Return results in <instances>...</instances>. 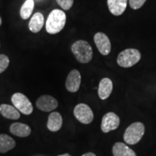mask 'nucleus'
Instances as JSON below:
<instances>
[{
  "mask_svg": "<svg viewBox=\"0 0 156 156\" xmlns=\"http://www.w3.org/2000/svg\"><path fill=\"white\" fill-rule=\"evenodd\" d=\"M66 14L61 9H54L50 12L46 23V31L49 34H56L64 28L66 23Z\"/></svg>",
  "mask_w": 156,
  "mask_h": 156,
  "instance_id": "1",
  "label": "nucleus"
},
{
  "mask_svg": "<svg viewBox=\"0 0 156 156\" xmlns=\"http://www.w3.org/2000/svg\"><path fill=\"white\" fill-rule=\"evenodd\" d=\"M72 51L76 59L82 64H87L92 60L93 49L89 43L83 40H79L72 46Z\"/></svg>",
  "mask_w": 156,
  "mask_h": 156,
  "instance_id": "2",
  "label": "nucleus"
},
{
  "mask_svg": "<svg viewBox=\"0 0 156 156\" xmlns=\"http://www.w3.org/2000/svg\"><path fill=\"white\" fill-rule=\"evenodd\" d=\"M145 134V126L141 122H134L126 128L124 134V140L128 145L138 143Z\"/></svg>",
  "mask_w": 156,
  "mask_h": 156,
  "instance_id": "3",
  "label": "nucleus"
},
{
  "mask_svg": "<svg viewBox=\"0 0 156 156\" xmlns=\"http://www.w3.org/2000/svg\"><path fill=\"white\" fill-rule=\"evenodd\" d=\"M141 54L138 50L134 48H127L119 54L117 63L120 67H131L140 60Z\"/></svg>",
  "mask_w": 156,
  "mask_h": 156,
  "instance_id": "4",
  "label": "nucleus"
},
{
  "mask_svg": "<svg viewBox=\"0 0 156 156\" xmlns=\"http://www.w3.org/2000/svg\"><path fill=\"white\" fill-rule=\"evenodd\" d=\"M12 102L14 106L19 112L25 115L32 114L34 108L30 100L24 94L20 93H16L12 96Z\"/></svg>",
  "mask_w": 156,
  "mask_h": 156,
  "instance_id": "5",
  "label": "nucleus"
},
{
  "mask_svg": "<svg viewBox=\"0 0 156 156\" xmlns=\"http://www.w3.org/2000/svg\"><path fill=\"white\" fill-rule=\"evenodd\" d=\"M74 115L80 122L88 124L93 122L94 115L91 108L85 103H80L74 108Z\"/></svg>",
  "mask_w": 156,
  "mask_h": 156,
  "instance_id": "6",
  "label": "nucleus"
},
{
  "mask_svg": "<svg viewBox=\"0 0 156 156\" xmlns=\"http://www.w3.org/2000/svg\"><path fill=\"white\" fill-rule=\"evenodd\" d=\"M120 119L114 112H108L103 116L101 122V130L104 133L113 131L119 127Z\"/></svg>",
  "mask_w": 156,
  "mask_h": 156,
  "instance_id": "7",
  "label": "nucleus"
},
{
  "mask_svg": "<svg viewBox=\"0 0 156 156\" xmlns=\"http://www.w3.org/2000/svg\"><path fill=\"white\" fill-rule=\"evenodd\" d=\"M36 106L42 112H49L57 108L58 101L51 95H42L36 101Z\"/></svg>",
  "mask_w": 156,
  "mask_h": 156,
  "instance_id": "8",
  "label": "nucleus"
},
{
  "mask_svg": "<svg viewBox=\"0 0 156 156\" xmlns=\"http://www.w3.org/2000/svg\"><path fill=\"white\" fill-rule=\"evenodd\" d=\"M94 42L99 52L102 55L106 56L110 53L112 45L108 37L106 34L103 33H97L94 36Z\"/></svg>",
  "mask_w": 156,
  "mask_h": 156,
  "instance_id": "9",
  "label": "nucleus"
},
{
  "mask_svg": "<svg viewBox=\"0 0 156 156\" xmlns=\"http://www.w3.org/2000/svg\"><path fill=\"white\" fill-rule=\"evenodd\" d=\"M81 84V75L77 69H73L68 75L66 80V88L69 92L75 93L79 90Z\"/></svg>",
  "mask_w": 156,
  "mask_h": 156,
  "instance_id": "10",
  "label": "nucleus"
},
{
  "mask_svg": "<svg viewBox=\"0 0 156 156\" xmlns=\"http://www.w3.org/2000/svg\"><path fill=\"white\" fill-rule=\"evenodd\" d=\"M113 90V83L109 78H103L98 86V96L102 100H106L110 96Z\"/></svg>",
  "mask_w": 156,
  "mask_h": 156,
  "instance_id": "11",
  "label": "nucleus"
},
{
  "mask_svg": "<svg viewBox=\"0 0 156 156\" xmlns=\"http://www.w3.org/2000/svg\"><path fill=\"white\" fill-rule=\"evenodd\" d=\"M108 7L111 12L116 16H119L125 11L127 0H108Z\"/></svg>",
  "mask_w": 156,
  "mask_h": 156,
  "instance_id": "12",
  "label": "nucleus"
},
{
  "mask_svg": "<svg viewBox=\"0 0 156 156\" xmlns=\"http://www.w3.org/2000/svg\"><path fill=\"white\" fill-rule=\"evenodd\" d=\"M9 131L15 136L20 137H26L30 135L31 129L30 126L23 123H13L9 127Z\"/></svg>",
  "mask_w": 156,
  "mask_h": 156,
  "instance_id": "13",
  "label": "nucleus"
},
{
  "mask_svg": "<svg viewBox=\"0 0 156 156\" xmlns=\"http://www.w3.org/2000/svg\"><path fill=\"white\" fill-rule=\"evenodd\" d=\"M62 117L58 112H52L48 116L47 128L51 132H57L62 126Z\"/></svg>",
  "mask_w": 156,
  "mask_h": 156,
  "instance_id": "14",
  "label": "nucleus"
},
{
  "mask_svg": "<svg viewBox=\"0 0 156 156\" xmlns=\"http://www.w3.org/2000/svg\"><path fill=\"white\" fill-rule=\"evenodd\" d=\"M114 156H136L134 151L122 142H116L113 146Z\"/></svg>",
  "mask_w": 156,
  "mask_h": 156,
  "instance_id": "15",
  "label": "nucleus"
},
{
  "mask_svg": "<svg viewBox=\"0 0 156 156\" xmlns=\"http://www.w3.org/2000/svg\"><path fill=\"white\" fill-rule=\"evenodd\" d=\"M44 25V17L41 12H36L31 17L29 23V29L31 32L38 33L41 30Z\"/></svg>",
  "mask_w": 156,
  "mask_h": 156,
  "instance_id": "16",
  "label": "nucleus"
},
{
  "mask_svg": "<svg viewBox=\"0 0 156 156\" xmlns=\"http://www.w3.org/2000/svg\"><path fill=\"white\" fill-rule=\"evenodd\" d=\"M0 113L4 117L9 119L17 120L20 116L19 111L15 106L8 104H2L0 106Z\"/></svg>",
  "mask_w": 156,
  "mask_h": 156,
  "instance_id": "17",
  "label": "nucleus"
},
{
  "mask_svg": "<svg viewBox=\"0 0 156 156\" xmlns=\"http://www.w3.org/2000/svg\"><path fill=\"white\" fill-rule=\"evenodd\" d=\"M16 145V142L11 136L5 134H0V153H5L13 149Z\"/></svg>",
  "mask_w": 156,
  "mask_h": 156,
  "instance_id": "18",
  "label": "nucleus"
},
{
  "mask_svg": "<svg viewBox=\"0 0 156 156\" xmlns=\"http://www.w3.org/2000/svg\"><path fill=\"white\" fill-rule=\"evenodd\" d=\"M34 0H26L20 9V16L23 20H27L30 17L34 9Z\"/></svg>",
  "mask_w": 156,
  "mask_h": 156,
  "instance_id": "19",
  "label": "nucleus"
},
{
  "mask_svg": "<svg viewBox=\"0 0 156 156\" xmlns=\"http://www.w3.org/2000/svg\"><path fill=\"white\" fill-rule=\"evenodd\" d=\"M9 64L8 56L5 54H0V74L7 69Z\"/></svg>",
  "mask_w": 156,
  "mask_h": 156,
  "instance_id": "20",
  "label": "nucleus"
},
{
  "mask_svg": "<svg viewBox=\"0 0 156 156\" xmlns=\"http://www.w3.org/2000/svg\"><path fill=\"white\" fill-rule=\"evenodd\" d=\"M56 2L64 10H69L73 7L74 0H56Z\"/></svg>",
  "mask_w": 156,
  "mask_h": 156,
  "instance_id": "21",
  "label": "nucleus"
},
{
  "mask_svg": "<svg viewBox=\"0 0 156 156\" xmlns=\"http://www.w3.org/2000/svg\"><path fill=\"white\" fill-rule=\"evenodd\" d=\"M146 0H129L130 7L134 9H140L145 4Z\"/></svg>",
  "mask_w": 156,
  "mask_h": 156,
  "instance_id": "22",
  "label": "nucleus"
},
{
  "mask_svg": "<svg viewBox=\"0 0 156 156\" xmlns=\"http://www.w3.org/2000/svg\"><path fill=\"white\" fill-rule=\"evenodd\" d=\"M82 156H96V155H95V154L93 153H85Z\"/></svg>",
  "mask_w": 156,
  "mask_h": 156,
  "instance_id": "23",
  "label": "nucleus"
},
{
  "mask_svg": "<svg viewBox=\"0 0 156 156\" xmlns=\"http://www.w3.org/2000/svg\"><path fill=\"white\" fill-rule=\"evenodd\" d=\"M58 156H71V155H70L69 154H68V153H65V154H63V155H59Z\"/></svg>",
  "mask_w": 156,
  "mask_h": 156,
  "instance_id": "24",
  "label": "nucleus"
},
{
  "mask_svg": "<svg viewBox=\"0 0 156 156\" xmlns=\"http://www.w3.org/2000/svg\"><path fill=\"white\" fill-rule=\"evenodd\" d=\"M2 25V19H1V17H0V25Z\"/></svg>",
  "mask_w": 156,
  "mask_h": 156,
  "instance_id": "25",
  "label": "nucleus"
}]
</instances>
